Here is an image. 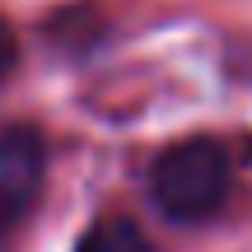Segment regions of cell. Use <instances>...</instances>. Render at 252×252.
<instances>
[{"mask_svg":"<svg viewBox=\"0 0 252 252\" xmlns=\"http://www.w3.org/2000/svg\"><path fill=\"white\" fill-rule=\"evenodd\" d=\"M14 61H19V42H14V28L0 19V80H5L9 70H14Z\"/></svg>","mask_w":252,"mask_h":252,"instance_id":"obj_4","label":"cell"},{"mask_svg":"<svg viewBox=\"0 0 252 252\" xmlns=\"http://www.w3.org/2000/svg\"><path fill=\"white\" fill-rule=\"evenodd\" d=\"M75 252H150V238H145V229L135 220L108 215V220H98V224H89L80 234Z\"/></svg>","mask_w":252,"mask_h":252,"instance_id":"obj_3","label":"cell"},{"mask_svg":"<svg viewBox=\"0 0 252 252\" xmlns=\"http://www.w3.org/2000/svg\"><path fill=\"white\" fill-rule=\"evenodd\" d=\"M150 191L163 215L173 220H201L224 201L229 191V154L215 140H178L154 159L150 168Z\"/></svg>","mask_w":252,"mask_h":252,"instance_id":"obj_1","label":"cell"},{"mask_svg":"<svg viewBox=\"0 0 252 252\" xmlns=\"http://www.w3.org/2000/svg\"><path fill=\"white\" fill-rule=\"evenodd\" d=\"M47 173V150L33 126L5 122L0 126V234L14 229L33 210Z\"/></svg>","mask_w":252,"mask_h":252,"instance_id":"obj_2","label":"cell"}]
</instances>
